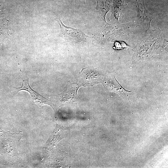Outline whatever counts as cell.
Instances as JSON below:
<instances>
[{"label":"cell","instance_id":"1","mask_svg":"<svg viewBox=\"0 0 168 168\" xmlns=\"http://www.w3.org/2000/svg\"><path fill=\"white\" fill-rule=\"evenodd\" d=\"M56 21L60 26L59 36L67 42L75 44L84 43L91 38L86 35L80 29L65 26L59 18Z\"/></svg>","mask_w":168,"mask_h":168},{"label":"cell","instance_id":"6","mask_svg":"<svg viewBox=\"0 0 168 168\" xmlns=\"http://www.w3.org/2000/svg\"><path fill=\"white\" fill-rule=\"evenodd\" d=\"M108 84L109 86V87L112 91L118 92L120 93H126L129 91H127L124 88L118 83L114 77L111 79L109 80Z\"/></svg>","mask_w":168,"mask_h":168},{"label":"cell","instance_id":"5","mask_svg":"<svg viewBox=\"0 0 168 168\" xmlns=\"http://www.w3.org/2000/svg\"><path fill=\"white\" fill-rule=\"evenodd\" d=\"M9 22L5 14L0 13V40L6 38L10 39V36L8 32Z\"/></svg>","mask_w":168,"mask_h":168},{"label":"cell","instance_id":"3","mask_svg":"<svg viewBox=\"0 0 168 168\" xmlns=\"http://www.w3.org/2000/svg\"><path fill=\"white\" fill-rule=\"evenodd\" d=\"M138 4L139 18L144 28L147 30L150 27V22L152 18V15L146 9L144 0H137Z\"/></svg>","mask_w":168,"mask_h":168},{"label":"cell","instance_id":"2","mask_svg":"<svg viewBox=\"0 0 168 168\" xmlns=\"http://www.w3.org/2000/svg\"><path fill=\"white\" fill-rule=\"evenodd\" d=\"M21 76L22 85L21 87L16 88L17 91L18 92L24 90L28 92L33 101L40 107L44 105H48L55 109L54 106L50 100L43 97L31 87L29 84V78L23 77L21 73Z\"/></svg>","mask_w":168,"mask_h":168},{"label":"cell","instance_id":"7","mask_svg":"<svg viewBox=\"0 0 168 168\" xmlns=\"http://www.w3.org/2000/svg\"><path fill=\"white\" fill-rule=\"evenodd\" d=\"M79 2L81 3L85 4V0H78Z\"/></svg>","mask_w":168,"mask_h":168},{"label":"cell","instance_id":"4","mask_svg":"<svg viewBox=\"0 0 168 168\" xmlns=\"http://www.w3.org/2000/svg\"><path fill=\"white\" fill-rule=\"evenodd\" d=\"M65 132L62 126L57 125L53 132L46 143L44 147L47 149H51L54 147L56 144L63 138Z\"/></svg>","mask_w":168,"mask_h":168}]
</instances>
